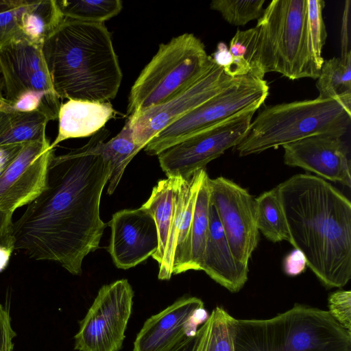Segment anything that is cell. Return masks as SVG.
Segmentation results:
<instances>
[{"instance_id":"obj_5","label":"cell","mask_w":351,"mask_h":351,"mask_svg":"<svg viewBox=\"0 0 351 351\" xmlns=\"http://www.w3.org/2000/svg\"><path fill=\"white\" fill-rule=\"evenodd\" d=\"M234 351H351V333L328 311L295 304L267 319L232 317Z\"/></svg>"},{"instance_id":"obj_29","label":"cell","mask_w":351,"mask_h":351,"mask_svg":"<svg viewBox=\"0 0 351 351\" xmlns=\"http://www.w3.org/2000/svg\"><path fill=\"white\" fill-rule=\"evenodd\" d=\"M265 0H213L210 8L234 25H245L263 14Z\"/></svg>"},{"instance_id":"obj_42","label":"cell","mask_w":351,"mask_h":351,"mask_svg":"<svg viewBox=\"0 0 351 351\" xmlns=\"http://www.w3.org/2000/svg\"><path fill=\"white\" fill-rule=\"evenodd\" d=\"M26 0H0V14L22 6Z\"/></svg>"},{"instance_id":"obj_7","label":"cell","mask_w":351,"mask_h":351,"mask_svg":"<svg viewBox=\"0 0 351 351\" xmlns=\"http://www.w3.org/2000/svg\"><path fill=\"white\" fill-rule=\"evenodd\" d=\"M213 60L203 43L193 34L185 33L160 44L157 53L130 89L128 117L180 94L202 75Z\"/></svg>"},{"instance_id":"obj_13","label":"cell","mask_w":351,"mask_h":351,"mask_svg":"<svg viewBox=\"0 0 351 351\" xmlns=\"http://www.w3.org/2000/svg\"><path fill=\"white\" fill-rule=\"evenodd\" d=\"M237 77L226 75L213 60L202 75L180 94L161 105L128 117L134 143L144 149L162 130L229 86Z\"/></svg>"},{"instance_id":"obj_1","label":"cell","mask_w":351,"mask_h":351,"mask_svg":"<svg viewBox=\"0 0 351 351\" xmlns=\"http://www.w3.org/2000/svg\"><path fill=\"white\" fill-rule=\"evenodd\" d=\"M111 173L90 140L66 154L53 152L44 189L13 221L14 250L80 275L84 258L99 247L107 226L99 206Z\"/></svg>"},{"instance_id":"obj_43","label":"cell","mask_w":351,"mask_h":351,"mask_svg":"<svg viewBox=\"0 0 351 351\" xmlns=\"http://www.w3.org/2000/svg\"><path fill=\"white\" fill-rule=\"evenodd\" d=\"M3 97L2 90H1V85L0 82V99Z\"/></svg>"},{"instance_id":"obj_27","label":"cell","mask_w":351,"mask_h":351,"mask_svg":"<svg viewBox=\"0 0 351 351\" xmlns=\"http://www.w3.org/2000/svg\"><path fill=\"white\" fill-rule=\"evenodd\" d=\"M208 176H204L197 191L191 225V270H202L209 230L210 193Z\"/></svg>"},{"instance_id":"obj_10","label":"cell","mask_w":351,"mask_h":351,"mask_svg":"<svg viewBox=\"0 0 351 351\" xmlns=\"http://www.w3.org/2000/svg\"><path fill=\"white\" fill-rule=\"evenodd\" d=\"M134 291L127 279L102 286L80 322L74 337L77 351H119L133 305Z\"/></svg>"},{"instance_id":"obj_21","label":"cell","mask_w":351,"mask_h":351,"mask_svg":"<svg viewBox=\"0 0 351 351\" xmlns=\"http://www.w3.org/2000/svg\"><path fill=\"white\" fill-rule=\"evenodd\" d=\"M109 135V130L104 127L93 134L90 140L94 153L101 155L104 160L110 162L111 165L112 173L107 192L108 195H112L117 189L126 167L142 149L134 141L128 119L119 133L105 142Z\"/></svg>"},{"instance_id":"obj_16","label":"cell","mask_w":351,"mask_h":351,"mask_svg":"<svg viewBox=\"0 0 351 351\" xmlns=\"http://www.w3.org/2000/svg\"><path fill=\"white\" fill-rule=\"evenodd\" d=\"M107 226L111 230L108 252L117 268L134 267L158 250L159 239L155 221L142 206L115 213Z\"/></svg>"},{"instance_id":"obj_31","label":"cell","mask_w":351,"mask_h":351,"mask_svg":"<svg viewBox=\"0 0 351 351\" xmlns=\"http://www.w3.org/2000/svg\"><path fill=\"white\" fill-rule=\"evenodd\" d=\"M325 6L323 0H308V18L310 43L313 56L317 67L321 70L324 62L322 49L327 33L322 12Z\"/></svg>"},{"instance_id":"obj_22","label":"cell","mask_w":351,"mask_h":351,"mask_svg":"<svg viewBox=\"0 0 351 351\" xmlns=\"http://www.w3.org/2000/svg\"><path fill=\"white\" fill-rule=\"evenodd\" d=\"M180 179L181 177H168L159 180L142 205L152 215L156 225L159 245L152 257L158 265L163 259L173 225Z\"/></svg>"},{"instance_id":"obj_15","label":"cell","mask_w":351,"mask_h":351,"mask_svg":"<svg viewBox=\"0 0 351 351\" xmlns=\"http://www.w3.org/2000/svg\"><path fill=\"white\" fill-rule=\"evenodd\" d=\"M198 298L183 296L149 317L137 334L133 351H169L197 331L208 317Z\"/></svg>"},{"instance_id":"obj_24","label":"cell","mask_w":351,"mask_h":351,"mask_svg":"<svg viewBox=\"0 0 351 351\" xmlns=\"http://www.w3.org/2000/svg\"><path fill=\"white\" fill-rule=\"evenodd\" d=\"M49 119L38 112H20L0 107V145L25 144L47 138Z\"/></svg>"},{"instance_id":"obj_12","label":"cell","mask_w":351,"mask_h":351,"mask_svg":"<svg viewBox=\"0 0 351 351\" xmlns=\"http://www.w3.org/2000/svg\"><path fill=\"white\" fill-rule=\"evenodd\" d=\"M208 187L210 203L216 210L233 255L248 266L259 239L255 199L245 189L221 176L209 178Z\"/></svg>"},{"instance_id":"obj_25","label":"cell","mask_w":351,"mask_h":351,"mask_svg":"<svg viewBox=\"0 0 351 351\" xmlns=\"http://www.w3.org/2000/svg\"><path fill=\"white\" fill-rule=\"evenodd\" d=\"M316 86L318 99H335L351 112V53L324 60Z\"/></svg>"},{"instance_id":"obj_40","label":"cell","mask_w":351,"mask_h":351,"mask_svg":"<svg viewBox=\"0 0 351 351\" xmlns=\"http://www.w3.org/2000/svg\"><path fill=\"white\" fill-rule=\"evenodd\" d=\"M199 335L200 330L198 328L195 335L186 337L169 351H195Z\"/></svg>"},{"instance_id":"obj_2","label":"cell","mask_w":351,"mask_h":351,"mask_svg":"<svg viewBox=\"0 0 351 351\" xmlns=\"http://www.w3.org/2000/svg\"><path fill=\"white\" fill-rule=\"evenodd\" d=\"M289 243L326 288L351 278V203L337 188L311 173L297 174L276 187Z\"/></svg>"},{"instance_id":"obj_30","label":"cell","mask_w":351,"mask_h":351,"mask_svg":"<svg viewBox=\"0 0 351 351\" xmlns=\"http://www.w3.org/2000/svg\"><path fill=\"white\" fill-rule=\"evenodd\" d=\"M231 319L225 310L216 307L206 321V335L210 351H234Z\"/></svg>"},{"instance_id":"obj_14","label":"cell","mask_w":351,"mask_h":351,"mask_svg":"<svg viewBox=\"0 0 351 351\" xmlns=\"http://www.w3.org/2000/svg\"><path fill=\"white\" fill-rule=\"evenodd\" d=\"M53 152L47 138L23 145L0 176V209L13 215L43 191Z\"/></svg>"},{"instance_id":"obj_18","label":"cell","mask_w":351,"mask_h":351,"mask_svg":"<svg viewBox=\"0 0 351 351\" xmlns=\"http://www.w3.org/2000/svg\"><path fill=\"white\" fill-rule=\"evenodd\" d=\"M206 173V169H202L189 179H180L176 214L165 255L159 265L160 280H168L172 275L191 270L193 215L197 191Z\"/></svg>"},{"instance_id":"obj_35","label":"cell","mask_w":351,"mask_h":351,"mask_svg":"<svg viewBox=\"0 0 351 351\" xmlns=\"http://www.w3.org/2000/svg\"><path fill=\"white\" fill-rule=\"evenodd\" d=\"M351 1L345 2L341 29V58H344L351 53L350 50V8Z\"/></svg>"},{"instance_id":"obj_32","label":"cell","mask_w":351,"mask_h":351,"mask_svg":"<svg viewBox=\"0 0 351 351\" xmlns=\"http://www.w3.org/2000/svg\"><path fill=\"white\" fill-rule=\"evenodd\" d=\"M328 313L344 329L350 332L351 329V292L337 291L329 296ZM351 333V332H350Z\"/></svg>"},{"instance_id":"obj_39","label":"cell","mask_w":351,"mask_h":351,"mask_svg":"<svg viewBox=\"0 0 351 351\" xmlns=\"http://www.w3.org/2000/svg\"><path fill=\"white\" fill-rule=\"evenodd\" d=\"M211 57L216 64L221 67L225 73L228 75L232 66V56L224 43L220 42L218 43L217 50Z\"/></svg>"},{"instance_id":"obj_9","label":"cell","mask_w":351,"mask_h":351,"mask_svg":"<svg viewBox=\"0 0 351 351\" xmlns=\"http://www.w3.org/2000/svg\"><path fill=\"white\" fill-rule=\"evenodd\" d=\"M266 80L248 73L187 112L154 136L144 147L149 156L251 110H257L269 95Z\"/></svg>"},{"instance_id":"obj_3","label":"cell","mask_w":351,"mask_h":351,"mask_svg":"<svg viewBox=\"0 0 351 351\" xmlns=\"http://www.w3.org/2000/svg\"><path fill=\"white\" fill-rule=\"evenodd\" d=\"M41 49L60 99L106 102L115 98L123 74L104 23L64 18Z\"/></svg>"},{"instance_id":"obj_23","label":"cell","mask_w":351,"mask_h":351,"mask_svg":"<svg viewBox=\"0 0 351 351\" xmlns=\"http://www.w3.org/2000/svg\"><path fill=\"white\" fill-rule=\"evenodd\" d=\"M64 19L56 0H26L20 8L19 23L25 40L42 46Z\"/></svg>"},{"instance_id":"obj_17","label":"cell","mask_w":351,"mask_h":351,"mask_svg":"<svg viewBox=\"0 0 351 351\" xmlns=\"http://www.w3.org/2000/svg\"><path fill=\"white\" fill-rule=\"evenodd\" d=\"M284 162L322 178L351 186L349 149L341 136L320 134L286 144Z\"/></svg>"},{"instance_id":"obj_4","label":"cell","mask_w":351,"mask_h":351,"mask_svg":"<svg viewBox=\"0 0 351 351\" xmlns=\"http://www.w3.org/2000/svg\"><path fill=\"white\" fill-rule=\"evenodd\" d=\"M250 73L276 72L290 80L317 79L308 30V0H274L249 29Z\"/></svg>"},{"instance_id":"obj_36","label":"cell","mask_w":351,"mask_h":351,"mask_svg":"<svg viewBox=\"0 0 351 351\" xmlns=\"http://www.w3.org/2000/svg\"><path fill=\"white\" fill-rule=\"evenodd\" d=\"M306 261L303 254L295 249L289 254L284 260L285 272L291 276H297L303 272L306 267Z\"/></svg>"},{"instance_id":"obj_19","label":"cell","mask_w":351,"mask_h":351,"mask_svg":"<svg viewBox=\"0 0 351 351\" xmlns=\"http://www.w3.org/2000/svg\"><path fill=\"white\" fill-rule=\"evenodd\" d=\"M202 270L230 292H238L247 280L248 266L233 255L214 206L209 207V230Z\"/></svg>"},{"instance_id":"obj_38","label":"cell","mask_w":351,"mask_h":351,"mask_svg":"<svg viewBox=\"0 0 351 351\" xmlns=\"http://www.w3.org/2000/svg\"><path fill=\"white\" fill-rule=\"evenodd\" d=\"M25 144L0 145V176L14 160Z\"/></svg>"},{"instance_id":"obj_8","label":"cell","mask_w":351,"mask_h":351,"mask_svg":"<svg viewBox=\"0 0 351 351\" xmlns=\"http://www.w3.org/2000/svg\"><path fill=\"white\" fill-rule=\"evenodd\" d=\"M41 47L20 38L0 48V82L4 92L0 107L40 112L53 121L58 117L61 104L53 88Z\"/></svg>"},{"instance_id":"obj_34","label":"cell","mask_w":351,"mask_h":351,"mask_svg":"<svg viewBox=\"0 0 351 351\" xmlns=\"http://www.w3.org/2000/svg\"><path fill=\"white\" fill-rule=\"evenodd\" d=\"M16 335L8 311L0 304V351H12Z\"/></svg>"},{"instance_id":"obj_20","label":"cell","mask_w":351,"mask_h":351,"mask_svg":"<svg viewBox=\"0 0 351 351\" xmlns=\"http://www.w3.org/2000/svg\"><path fill=\"white\" fill-rule=\"evenodd\" d=\"M110 101L93 102L69 99L61 104L58 112V131L51 143L54 149L60 143L69 139L93 136L114 115Z\"/></svg>"},{"instance_id":"obj_28","label":"cell","mask_w":351,"mask_h":351,"mask_svg":"<svg viewBox=\"0 0 351 351\" xmlns=\"http://www.w3.org/2000/svg\"><path fill=\"white\" fill-rule=\"evenodd\" d=\"M64 18L86 23H101L117 16L123 8L120 0H56Z\"/></svg>"},{"instance_id":"obj_6","label":"cell","mask_w":351,"mask_h":351,"mask_svg":"<svg viewBox=\"0 0 351 351\" xmlns=\"http://www.w3.org/2000/svg\"><path fill=\"white\" fill-rule=\"evenodd\" d=\"M350 122L351 112L335 99L317 97L269 106L251 121L234 148L240 156H247L311 136L342 137Z\"/></svg>"},{"instance_id":"obj_33","label":"cell","mask_w":351,"mask_h":351,"mask_svg":"<svg viewBox=\"0 0 351 351\" xmlns=\"http://www.w3.org/2000/svg\"><path fill=\"white\" fill-rule=\"evenodd\" d=\"M21 7L0 14V48L13 40L24 38L19 23Z\"/></svg>"},{"instance_id":"obj_41","label":"cell","mask_w":351,"mask_h":351,"mask_svg":"<svg viewBox=\"0 0 351 351\" xmlns=\"http://www.w3.org/2000/svg\"><path fill=\"white\" fill-rule=\"evenodd\" d=\"M199 330L200 335L195 351H210L207 341L206 322L204 324H202V325L199 328Z\"/></svg>"},{"instance_id":"obj_37","label":"cell","mask_w":351,"mask_h":351,"mask_svg":"<svg viewBox=\"0 0 351 351\" xmlns=\"http://www.w3.org/2000/svg\"><path fill=\"white\" fill-rule=\"evenodd\" d=\"M0 246L14 249L12 215L0 209Z\"/></svg>"},{"instance_id":"obj_11","label":"cell","mask_w":351,"mask_h":351,"mask_svg":"<svg viewBox=\"0 0 351 351\" xmlns=\"http://www.w3.org/2000/svg\"><path fill=\"white\" fill-rule=\"evenodd\" d=\"M256 111L241 113L162 151L158 155L162 170L167 178L189 179L241 141Z\"/></svg>"},{"instance_id":"obj_26","label":"cell","mask_w":351,"mask_h":351,"mask_svg":"<svg viewBox=\"0 0 351 351\" xmlns=\"http://www.w3.org/2000/svg\"><path fill=\"white\" fill-rule=\"evenodd\" d=\"M255 217L258 231L269 241L289 242V234L283 209L275 188L255 199Z\"/></svg>"}]
</instances>
